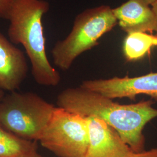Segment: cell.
<instances>
[{
	"instance_id": "obj_1",
	"label": "cell",
	"mask_w": 157,
	"mask_h": 157,
	"mask_svg": "<svg viewBox=\"0 0 157 157\" xmlns=\"http://www.w3.org/2000/svg\"><path fill=\"white\" fill-rule=\"evenodd\" d=\"M152 100L121 104L94 91L80 86L67 88L56 98L58 107L84 118H98L114 129L135 152L145 150V126L157 117Z\"/></svg>"
},
{
	"instance_id": "obj_15",
	"label": "cell",
	"mask_w": 157,
	"mask_h": 157,
	"mask_svg": "<svg viewBox=\"0 0 157 157\" xmlns=\"http://www.w3.org/2000/svg\"><path fill=\"white\" fill-rule=\"evenodd\" d=\"M143 2H144L145 4L148 6H152L153 4H154L155 2H157V0H141Z\"/></svg>"
},
{
	"instance_id": "obj_5",
	"label": "cell",
	"mask_w": 157,
	"mask_h": 157,
	"mask_svg": "<svg viewBox=\"0 0 157 157\" xmlns=\"http://www.w3.org/2000/svg\"><path fill=\"white\" fill-rule=\"evenodd\" d=\"M39 141L58 157H86L87 118L56 107Z\"/></svg>"
},
{
	"instance_id": "obj_4",
	"label": "cell",
	"mask_w": 157,
	"mask_h": 157,
	"mask_svg": "<svg viewBox=\"0 0 157 157\" xmlns=\"http://www.w3.org/2000/svg\"><path fill=\"white\" fill-rule=\"evenodd\" d=\"M56 108L36 93L12 91L0 100V124L18 137L37 141Z\"/></svg>"
},
{
	"instance_id": "obj_6",
	"label": "cell",
	"mask_w": 157,
	"mask_h": 157,
	"mask_svg": "<svg viewBox=\"0 0 157 157\" xmlns=\"http://www.w3.org/2000/svg\"><path fill=\"white\" fill-rule=\"evenodd\" d=\"M80 87L94 91L111 99L128 98L134 100L137 95L145 94L157 99V72L140 76L84 80Z\"/></svg>"
},
{
	"instance_id": "obj_8",
	"label": "cell",
	"mask_w": 157,
	"mask_h": 157,
	"mask_svg": "<svg viewBox=\"0 0 157 157\" xmlns=\"http://www.w3.org/2000/svg\"><path fill=\"white\" fill-rule=\"evenodd\" d=\"M28 72L23 52L0 33V90L11 92L17 90Z\"/></svg>"
},
{
	"instance_id": "obj_17",
	"label": "cell",
	"mask_w": 157,
	"mask_h": 157,
	"mask_svg": "<svg viewBox=\"0 0 157 157\" xmlns=\"http://www.w3.org/2000/svg\"><path fill=\"white\" fill-rule=\"evenodd\" d=\"M4 91L2 90H0V100L3 98V97L4 96Z\"/></svg>"
},
{
	"instance_id": "obj_10",
	"label": "cell",
	"mask_w": 157,
	"mask_h": 157,
	"mask_svg": "<svg viewBox=\"0 0 157 157\" xmlns=\"http://www.w3.org/2000/svg\"><path fill=\"white\" fill-rule=\"evenodd\" d=\"M155 46L156 36L142 32L128 34L123 45L124 56L128 61H136L144 58Z\"/></svg>"
},
{
	"instance_id": "obj_13",
	"label": "cell",
	"mask_w": 157,
	"mask_h": 157,
	"mask_svg": "<svg viewBox=\"0 0 157 157\" xmlns=\"http://www.w3.org/2000/svg\"><path fill=\"white\" fill-rule=\"evenodd\" d=\"M128 157H157V148L140 152H132Z\"/></svg>"
},
{
	"instance_id": "obj_12",
	"label": "cell",
	"mask_w": 157,
	"mask_h": 157,
	"mask_svg": "<svg viewBox=\"0 0 157 157\" xmlns=\"http://www.w3.org/2000/svg\"><path fill=\"white\" fill-rule=\"evenodd\" d=\"M16 0H0V17L8 19Z\"/></svg>"
},
{
	"instance_id": "obj_11",
	"label": "cell",
	"mask_w": 157,
	"mask_h": 157,
	"mask_svg": "<svg viewBox=\"0 0 157 157\" xmlns=\"http://www.w3.org/2000/svg\"><path fill=\"white\" fill-rule=\"evenodd\" d=\"M36 141L18 137L4 128L0 124V157H10L36 151Z\"/></svg>"
},
{
	"instance_id": "obj_14",
	"label": "cell",
	"mask_w": 157,
	"mask_h": 157,
	"mask_svg": "<svg viewBox=\"0 0 157 157\" xmlns=\"http://www.w3.org/2000/svg\"><path fill=\"white\" fill-rule=\"evenodd\" d=\"M43 157L40 153L37 150L36 151H34L30 152L28 153H26V154H23L21 155H18L16 156H13V157Z\"/></svg>"
},
{
	"instance_id": "obj_2",
	"label": "cell",
	"mask_w": 157,
	"mask_h": 157,
	"mask_svg": "<svg viewBox=\"0 0 157 157\" xmlns=\"http://www.w3.org/2000/svg\"><path fill=\"white\" fill-rule=\"evenodd\" d=\"M48 9V3L44 0H16L8 19L10 22L8 35L12 43L23 46L36 82L56 86L61 76L47 56L42 23Z\"/></svg>"
},
{
	"instance_id": "obj_9",
	"label": "cell",
	"mask_w": 157,
	"mask_h": 157,
	"mask_svg": "<svg viewBox=\"0 0 157 157\" xmlns=\"http://www.w3.org/2000/svg\"><path fill=\"white\" fill-rule=\"evenodd\" d=\"M121 29L128 34L156 32L157 17L150 6L141 0H128L112 9Z\"/></svg>"
},
{
	"instance_id": "obj_18",
	"label": "cell",
	"mask_w": 157,
	"mask_h": 157,
	"mask_svg": "<svg viewBox=\"0 0 157 157\" xmlns=\"http://www.w3.org/2000/svg\"><path fill=\"white\" fill-rule=\"evenodd\" d=\"M156 32H157V34H156V35H155V36H157V31H156Z\"/></svg>"
},
{
	"instance_id": "obj_7",
	"label": "cell",
	"mask_w": 157,
	"mask_h": 157,
	"mask_svg": "<svg viewBox=\"0 0 157 157\" xmlns=\"http://www.w3.org/2000/svg\"><path fill=\"white\" fill-rule=\"evenodd\" d=\"M87 118L89 147L86 157H128L133 152L104 121L94 117Z\"/></svg>"
},
{
	"instance_id": "obj_3",
	"label": "cell",
	"mask_w": 157,
	"mask_h": 157,
	"mask_svg": "<svg viewBox=\"0 0 157 157\" xmlns=\"http://www.w3.org/2000/svg\"><path fill=\"white\" fill-rule=\"evenodd\" d=\"M117 23L109 6L102 5L79 13L70 33L58 41L52 50L54 64L62 71H67L79 56L98 45V40Z\"/></svg>"
},
{
	"instance_id": "obj_16",
	"label": "cell",
	"mask_w": 157,
	"mask_h": 157,
	"mask_svg": "<svg viewBox=\"0 0 157 157\" xmlns=\"http://www.w3.org/2000/svg\"><path fill=\"white\" fill-rule=\"evenodd\" d=\"M151 8L153 11L154 12V13H155L157 17V1L152 5Z\"/></svg>"
}]
</instances>
